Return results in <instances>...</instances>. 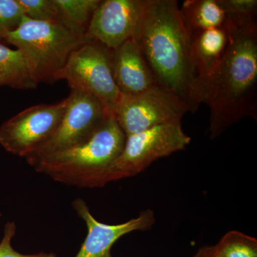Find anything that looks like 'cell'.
Segmentation results:
<instances>
[{"label": "cell", "instance_id": "cell-1", "mask_svg": "<svg viewBox=\"0 0 257 257\" xmlns=\"http://www.w3.org/2000/svg\"><path fill=\"white\" fill-rule=\"evenodd\" d=\"M229 42L208 78L195 84L194 103L210 109L208 131L215 140L245 117L257 119V24L228 18Z\"/></svg>", "mask_w": 257, "mask_h": 257}, {"label": "cell", "instance_id": "cell-2", "mask_svg": "<svg viewBox=\"0 0 257 257\" xmlns=\"http://www.w3.org/2000/svg\"><path fill=\"white\" fill-rule=\"evenodd\" d=\"M157 84L194 103L195 74L189 58V36L176 0H144L135 37Z\"/></svg>", "mask_w": 257, "mask_h": 257}, {"label": "cell", "instance_id": "cell-3", "mask_svg": "<svg viewBox=\"0 0 257 257\" xmlns=\"http://www.w3.org/2000/svg\"><path fill=\"white\" fill-rule=\"evenodd\" d=\"M126 135L114 115L82 142L42 159L32 166L36 172L77 188L106 185L108 171L124 147Z\"/></svg>", "mask_w": 257, "mask_h": 257}, {"label": "cell", "instance_id": "cell-4", "mask_svg": "<svg viewBox=\"0 0 257 257\" xmlns=\"http://www.w3.org/2000/svg\"><path fill=\"white\" fill-rule=\"evenodd\" d=\"M89 40L85 34L60 22L37 21L25 16L5 42L21 51L38 84H50L57 82L72 52Z\"/></svg>", "mask_w": 257, "mask_h": 257}, {"label": "cell", "instance_id": "cell-5", "mask_svg": "<svg viewBox=\"0 0 257 257\" xmlns=\"http://www.w3.org/2000/svg\"><path fill=\"white\" fill-rule=\"evenodd\" d=\"M190 143L181 122L158 125L126 137L121 153L108 171L106 183L138 175L155 161L185 150Z\"/></svg>", "mask_w": 257, "mask_h": 257}, {"label": "cell", "instance_id": "cell-6", "mask_svg": "<svg viewBox=\"0 0 257 257\" xmlns=\"http://www.w3.org/2000/svg\"><path fill=\"white\" fill-rule=\"evenodd\" d=\"M71 89L95 96L111 114L120 96L112 69V50L91 40L72 52L57 76Z\"/></svg>", "mask_w": 257, "mask_h": 257}, {"label": "cell", "instance_id": "cell-7", "mask_svg": "<svg viewBox=\"0 0 257 257\" xmlns=\"http://www.w3.org/2000/svg\"><path fill=\"white\" fill-rule=\"evenodd\" d=\"M195 111L183 98L157 85L136 95L120 94L113 115L127 137L158 125L181 122L184 114Z\"/></svg>", "mask_w": 257, "mask_h": 257}, {"label": "cell", "instance_id": "cell-8", "mask_svg": "<svg viewBox=\"0 0 257 257\" xmlns=\"http://www.w3.org/2000/svg\"><path fill=\"white\" fill-rule=\"evenodd\" d=\"M67 98V107L55 133L25 159L30 166L81 143L111 115L99 99L87 92L71 89Z\"/></svg>", "mask_w": 257, "mask_h": 257}, {"label": "cell", "instance_id": "cell-9", "mask_svg": "<svg viewBox=\"0 0 257 257\" xmlns=\"http://www.w3.org/2000/svg\"><path fill=\"white\" fill-rule=\"evenodd\" d=\"M67 104V98L54 104H37L0 126V145L7 152L27 159L53 135Z\"/></svg>", "mask_w": 257, "mask_h": 257}, {"label": "cell", "instance_id": "cell-10", "mask_svg": "<svg viewBox=\"0 0 257 257\" xmlns=\"http://www.w3.org/2000/svg\"><path fill=\"white\" fill-rule=\"evenodd\" d=\"M144 0H104L93 14L87 36L114 50L138 34Z\"/></svg>", "mask_w": 257, "mask_h": 257}, {"label": "cell", "instance_id": "cell-11", "mask_svg": "<svg viewBox=\"0 0 257 257\" xmlns=\"http://www.w3.org/2000/svg\"><path fill=\"white\" fill-rule=\"evenodd\" d=\"M76 214L87 226V234L75 257H112L113 245L124 235L135 231H147L155 223V213L145 209L137 217L118 224L101 222L92 215L85 201L77 198L72 203Z\"/></svg>", "mask_w": 257, "mask_h": 257}, {"label": "cell", "instance_id": "cell-12", "mask_svg": "<svg viewBox=\"0 0 257 257\" xmlns=\"http://www.w3.org/2000/svg\"><path fill=\"white\" fill-rule=\"evenodd\" d=\"M112 69L121 94L136 95L158 85L135 39L126 40L112 50Z\"/></svg>", "mask_w": 257, "mask_h": 257}, {"label": "cell", "instance_id": "cell-13", "mask_svg": "<svg viewBox=\"0 0 257 257\" xmlns=\"http://www.w3.org/2000/svg\"><path fill=\"white\" fill-rule=\"evenodd\" d=\"M229 35L226 24L221 28L188 34L189 58L195 74V84L208 78L220 63L227 47Z\"/></svg>", "mask_w": 257, "mask_h": 257}, {"label": "cell", "instance_id": "cell-14", "mask_svg": "<svg viewBox=\"0 0 257 257\" xmlns=\"http://www.w3.org/2000/svg\"><path fill=\"white\" fill-rule=\"evenodd\" d=\"M179 11L188 34L221 28L227 22V14L219 0H186Z\"/></svg>", "mask_w": 257, "mask_h": 257}, {"label": "cell", "instance_id": "cell-15", "mask_svg": "<svg viewBox=\"0 0 257 257\" xmlns=\"http://www.w3.org/2000/svg\"><path fill=\"white\" fill-rule=\"evenodd\" d=\"M38 83L21 51L0 43V85L16 89H36Z\"/></svg>", "mask_w": 257, "mask_h": 257}, {"label": "cell", "instance_id": "cell-16", "mask_svg": "<svg viewBox=\"0 0 257 257\" xmlns=\"http://www.w3.org/2000/svg\"><path fill=\"white\" fill-rule=\"evenodd\" d=\"M61 23L79 33H87L91 19L101 0H54Z\"/></svg>", "mask_w": 257, "mask_h": 257}, {"label": "cell", "instance_id": "cell-17", "mask_svg": "<svg viewBox=\"0 0 257 257\" xmlns=\"http://www.w3.org/2000/svg\"><path fill=\"white\" fill-rule=\"evenodd\" d=\"M218 257H257V239L232 230L228 231L214 245Z\"/></svg>", "mask_w": 257, "mask_h": 257}, {"label": "cell", "instance_id": "cell-18", "mask_svg": "<svg viewBox=\"0 0 257 257\" xmlns=\"http://www.w3.org/2000/svg\"><path fill=\"white\" fill-rule=\"evenodd\" d=\"M25 17L18 0H0V42L5 41Z\"/></svg>", "mask_w": 257, "mask_h": 257}, {"label": "cell", "instance_id": "cell-19", "mask_svg": "<svg viewBox=\"0 0 257 257\" xmlns=\"http://www.w3.org/2000/svg\"><path fill=\"white\" fill-rule=\"evenodd\" d=\"M18 2L25 16L30 20L60 22L54 0H18Z\"/></svg>", "mask_w": 257, "mask_h": 257}, {"label": "cell", "instance_id": "cell-20", "mask_svg": "<svg viewBox=\"0 0 257 257\" xmlns=\"http://www.w3.org/2000/svg\"><path fill=\"white\" fill-rule=\"evenodd\" d=\"M228 18L238 23H257L256 0H219Z\"/></svg>", "mask_w": 257, "mask_h": 257}, {"label": "cell", "instance_id": "cell-21", "mask_svg": "<svg viewBox=\"0 0 257 257\" xmlns=\"http://www.w3.org/2000/svg\"><path fill=\"white\" fill-rule=\"evenodd\" d=\"M15 221H8L5 224L4 235L0 242V257H58L55 253L39 252L34 254H23L12 246V240L16 234Z\"/></svg>", "mask_w": 257, "mask_h": 257}, {"label": "cell", "instance_id": "cell-22", "mask_svg": "<svg viewBox=\"0 0 257 257\" xmlns=\"http://www.w3.org/2000/svg\"><path fill=\"white\" fill-rule=\"evenodd\" d=\"M192 257H218L214 251V246H203L198 249Z\"/></svg>", "mask_w": 257, "mask_h": 257}, {"label": "cell", "instance_id": "cell-23", "mask_svg": "<svg viewBox=\"0 0 257 257\" xmlns=\"http://www.w3.org/2000/svg\"><path fill=\"white\" fill-rule=\"evenodd\" d=\"M1 216H2V214H1V213H0V217H1Z\"/></svg>", "mask_w": 257, "mask_h": 257}]
</instances>
